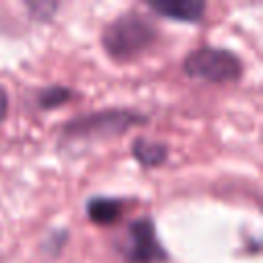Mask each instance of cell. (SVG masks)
Returning <instances> with one entry per match:
<instances>
[{
  "mask_svg": "<svg viewBox=\"0 0 263 263\" xmlns=\"http://www.w3.org/2000/svg\"><path fill=\"white\" fill-rule=\"evenodd\" d=\"M6 113H8V95H6V90L0 86V123L6 119Z\"/></svg>",
  "mask_w": 263,
  "mask_h": 263,
  "instance_id": "cell-9",
  "label": "cell"
},
{
  "mask_svg": "<svg viewBox=\"0 0 263 263\" xmlns=\"http://www.w3.org/2000/svg\"><path fill=\"white\" fill-rule=\"evenodd\" d=\"M146 123V115L129 109H109L99 113H86L82 117H76L64 125L66 138L76 140H101L111 136H121L134 125Z\"/></svg>",
  "mask_w": 263,
  "mask_h": 263,
  "instance_id": "cell-3",
  "label": "cell"
},
{
  "mask_svg": "<svg viewBox=\"0 0 263 263\" xmlns=\"http://www.w3.org/2000/svg\"><path fill=\"white\" fill-rule=\"evenodd\" d=\"M70 95L72 92L66 86H49L39 92V105H41V109H55V107L64 105L70 99Z\"/></svg>",
  "mask_w": 263,
  "mask_h": 263,
  "instance_id": "cell-8",
  "label": "cell"
},
{
  "mask_svg": "<svg viewBox=\"0 0 263 263\" xmlns=\"http://www.w3.org/2000/svg\"><path fill=\"white\" fill-rule=\"evenodd\" d=\"M150 10L171 21L197 23L205 12V4L195 0H162V2H150Z\"/></svg>",
  "mask_w": 263,
  "mask_h": 263,
  "instance_id": "cell-5",
  "label": "cell"
},
{
  "mask_svg": "<svg viewBox=\"0 0 263 263\" xmlns=\"http://www.w3.org/2000/svg\"><path fill=\"white\" fill-rule=\"evenodd\" d=\"M86 214L90 222L99 226H111L115 224L123 214V201L115 197H92L86 203Z\"/></svg>",
  "mask_w": 263,
  "mask_h": 263,
  "instance_id": "cell-6",
  "label": "cell"
},
{
  "mask_svg": "<svg viewBox=\"0 0 263 263\" xmlns=\"http://www.w3.org/2000/svg\"><path fill=\"white\" fill-rule=\"evenodd\" d=\"M156 39L154 23L140 12H123L103 31V47L117 62H127L146 51Z\"/></svg>",
  "mask_w": 263,
  "mask_h": 263,
  "instance_id": "cell-1",
  "label": "cell"
},
{
  "mask_svg": "<svg viewBox=\"0 0 263 263\" xmlns=\"http://www.w3.org/2000/svg\"><path fill=\"white\" fill-rule=\"evenodd\" d=\"M132 154L134 158L146 166V168H154V166H160L166 156H168V150L164 144L160 142H150L146 138H136L134 144H132Z\"/></svg>",
  "mask_w": 263,
  "mask_h": 263,
  "instance_id": "cell-7",
  "label": "cell"
},
{
  "mask_svg": "<svg viewBox=\"0 0 263 263\" xmlns=\"http://www.w3.org/2000/svg\"><path fill=\"white\" fill-rule=\"evenodd\" d=\"M119 249L132 263H156L166 259V251L158 240L156 226L150 216H142L127 226L125 240Z\"/></svg>",
  "mask_w": 263,
  "mask_h": 263,
  "instance_id": "cell-4",
  "label": "cell"
},
{
  "mask_svg": "<svg viewBox=\"0 0 263 263\" xmlns=\"http://www.w3.org/2000/svg\"><path fill=\"white\" fill-rule=\"evenodd\" d=\"M183 72L191 78L218 84L236 82L242 76V62L234 51L226 47L201 45L185 55Z\"/></svg>",
  "mask_w": 263,
  "mask_h": 263,
  "instance_id": "cell-2",
  "label": "cell"
}]
</instances>
